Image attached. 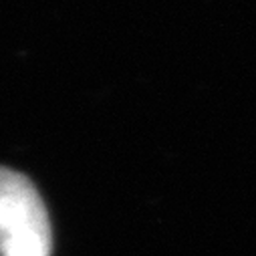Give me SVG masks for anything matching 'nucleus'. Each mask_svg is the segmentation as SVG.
I'll return each instance as SVG.
<instances>
[{"label": "nucleus", "instance_id": "1", "mask_svg": "<svg viewBox=\"0 0 256 256\" xmlns=\"http://www.w3.org/2000/svg\"><path fill=\"white\" fill-rule=\"evenodd\" d=\"M50 224L28 178L0 166V256H50Z\"/></svg>", "mask_w": 256, "mask_h": 256}]
</instances>
